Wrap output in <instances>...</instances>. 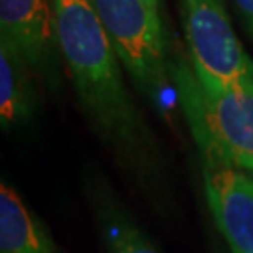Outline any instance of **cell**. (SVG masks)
I'll list each match as a JSON object with an SVG mask.
<instances>
[{
	"label": "cell",
	"mask_w": 253,
	"mask_h": 253,
	"mask_svg": "<svg viewBox=\"0 0 253 253\" xmlns=\"http://www.w3.org/2000/svg\"><path fill=\"white\" fill-rule=\"evenodd\" d=\"M171 72L201 162L253 171V81L231 84L199 77L182 56Z\"/></svg>",
	"instance_id": "2"
},
{
	"label": "cell",
	"mask_w": 253,
	"mask_h": 253,
	"mask_svg": "<svg viewBox=\"0 0 253 253\" xmlns=\"http://www.w3.org/2000/svg\"><path fill=\"white\" fill-rule=\"evenodd\" d=\"M235 4L242 15V21H244L248 32L253 38V0H235Z\"/></svg>",
	"instance_id": "10"
},
{
	"label": "cell",
	"mask_w": 253,
	"mask_h": 253,
	"mask_svg": "<svg viewBox=\"0 0 253 253\" xmlns=\"http://www.w3.org/2000/svg\"><path fill=\"white\" fill-rule=\"evenodd\" d=\"M32 70L8 43L0 42V124L6 133L21 129L36 113Z\"/></svg>",
	"instance_id": "9"
},
{
	"label": "cell",
	"mask_w": 253,
	"mask_h": 253,
	"mask_svg": "<svg viewBox=\"0 0 253 253\" xmlns=\"http://www.w3.org/2000/svg\"><path fill=\"white\" fill-rule=\"evenodd\" d=\"M0 42L32 72L53 75L60 54L53 0H0Z\"/></svg>",
	"instance_id": "6"
},
{
	"label": "cell",
	"mask_w": 253,
	"mask_h": 253,
	"mask_svg": "<svg viewBox=\"0 0 253 253\" xmlns=\"http://www.w3.org/2000/svg\"><path fill=\"white\" fill-rule=\"evenodd\" d=\"M137 90L160 115L171 111L172 72L165 34L143 0H90Z\"/></svg>",
	"instance_id": "3"
},
{
	"label": "cell",
	"mask_w": 253,
	"mask_h": 253,
	"mask_svg": "<svg viewBox=\"0 0 253 253\" xmlns=\"http://www.w3.org/2000/svg\"><path fill=\"white\" fill-rule=\"evenodd\" d=\"M201 163L208 210L229 252L253 253V171Z\"/></svg>",
	"instance_id": "5"
},
{
	"label": "cell",
	"mask_w": 253,
	"mask_h": 253,
	"mask_svg": "<svg viewBox=\"0 0 253 253\" xmlns=\"http://www.w3.org/2000/svg\"><path fill=\"white\" fill-rule=\"evenodd\" d=\"M56 42L83 111L141 180L156 176L158 148L127 90L122 62L90 0H53Z\"/></svg>",
	"instance_id": "1"
},
{
	"label": "cell",
	"mask_w": 253,
	"mask_h": 253,
	"mask_svg": "<svg viewBox=\"0 0 253 253\" xmlns=\"http://www.w3.org/2000/svg\"><path fill=\"white\" fill-rule=\"evenodd\" d=\"M180 11L195 75L231 84L253 81V58L233 30L223 0H182Z\"/></svg>",
	"instance_id": "4"
},
{
	"label": "cell",
	"mask_w": 253,
	"mask_h": 253,
	"mask_svg": "<svg viewBox=\"0 0 253 253\" xmlns=\"http://www.w3.org/2000/svg\"><path fill=\"white\" fill-rule=\"evenodd\" d=\"M145 2V6L148 8V11H150V15H152V19L160 25V27H163V21H162V0H143Z\"/></svg>",
	"instance_id": "11"
},
{
	"label": "cell",
	"mask_w": 253,
	"mask_h": 253,
	"mask_svg": "<svg viewBox=\"0 0 253 253\" xmlns=\"http://www.w3.org/2000/svg\"><path fill=\"white\" fill-rule=\"evenodd\" d=\"M90 201L98 235L107 253H162L146 235V231L137 223V219L127 210L117 193L107 186V182L94 178L88 184Z\"/></svg>",
	"instance_id": "7"
},
{
	"label": "cell",
	"mask_w": 253,
	"mask_h": 253,
	"mask_svg": "<svg viewBox=\"0 0 253 253\" xmlns=\"http://www.w3.org/2000/svg\"><path fill=\"white\" fill-rule=\"evenodd\" d=\"M0 253H64L9 182L0 184Z\"/></svg>",
	"instance_id": "8"
}]
</instances>
